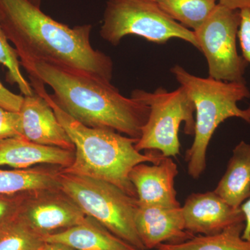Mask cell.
<instances>
[{"mask_svg":"<svg viewBox=\"0 0 250 250\" xmlns=\"http://www.w3.org/2000/svg\"><path fill=\"white\" fill-rule=\"evenodd\" d=\"M241 22L238 10L217 4L201 27L193 31L207 61L208 75L227 82H246L248 62L237 50L236 40Z\"/></svg>","mask_w":250,"mask_h":250,"instance_id":"8","label":"cell"},{"mask_svg":"<svg viewBox=\"0 0 250 250\" xmlns=\"http://www.w3.org/2000/svg\"><path fill=\"white\" fill-rule=\"evenodd\" d=\"M178 173L177 164L166 156L150 165L143 163L135 166L130 172L129 180L136 190L139 205L180 207L174 188Z\"/></svg>","mask_w":250,"mask_h":250,"instance_id":"12","label":"cell"},{"mask_svg":"<svg viewBox=\"0 0 250 250\" xmlns=\"http://www.w3.org/2000/svg\"><path fill=\"white\" fill-rule=\"evenodd\" d=\"M45 242L18 217L0 228V250H40Z\"/></svg>","mask_w":250,"mask_h":250,"instance_id":"20","label":"cell"},{"mask_svg":"<svg viewBox=\"0 0 250 250\" xmlns=\"http://www.w3.org/2000/svg\"><path fill=\"white\" fill-rule=\"evenodd\" d=\"M135 222L146 250L155 249L163 244L182 243L195 236L186 229L182 207L139 205Z\"/></svg>","mask_w":250,"mask_h":250,"instance_id":"13","label":"cell"},{"mask_svg":"<svg viewBox=\"0 0 250 250\" xmlns=\"http://www.w3.org/2000/svg\"><path fill=\"white\" fill-rule=\"evenodd\" d=\"M29 80L53 90L51 98L69 116L89 127L109 128L139 139L149 107L132 97L123 96L105 80L82 70L36 62L27 70Z\"/></svg>","mask_w":250,"mask_h":250,"instance_id":"2","label":"cell"},{"mask_svg":"<svg viewBox=\"0 0 250 250\" xmlns=\"http://www.w3.org/2000/svg\"><path fill=\"white\" fill-rule=\"evenodd\" d=\"M131 97L149 107L147 121L142 128L136 149L158 151L166 157L175 156L180 152L179 130L184 123V132L195 134V104L187 90L180 85L167 91L160 87L152 93L135 90Z\"/></svg>","mask_w":250,"mask_h":250,"instance_id":"6","label":"cell"},{"mask_svg":"<svg viewBox=\"0 0 250 250\" xmlns=\"http://www.w3.org/2000/svg\"><path fill=\"white\" fill-rule=\"evenodd\" d=\"M26 192L0 194V228L17 218Z\"/></svg>","mask_w":250,"mask_h":250,"instance_id":"22","label":"cell"},{"mask_svg":"<svg viewBox=\"0 0 250 250\" xmlns=\"http://www.w3.org/2000/svg\"><path fill=\"white\" fill-rule=\"evenodd\" d=\"M0 21L26 71L36 62H45L111 82L113 61L92 47L90 24L69 27L29 0H0Z\"/></svg>","mask_w":250,"mask_h":250,"instance_id":"1","label":"cell"},{"mask_svg":"<svg viewBox=\"0 0 250 250\" xmlns=\"http://www.w3.org/2000/svg\"><path fill=\"white\" fill-rule=\"evenodd\" d=\"M24 100V95L10 91L0 82V106L11 111L19 112Z\"/></svg>","mask_w":250,"mask_h":250,"instance_id":"25","label":"cell"},{"mask_svg":"<svg viewBox=\"0 0 250 250\" xmlns=\"http://www.w3.org/2000/svg\"><path fill=\"white\" fill-rule=\"evenodd\" d=\"M218 4L230 9L238 10L248 9L250 8V0H216Z\"/></svg>","mask_w":250,"mask_h":250,"instance_id":"27","label":"cell"},{"mask_svg":"<svg viewBox=\"0 0 250 250\" xmlns=\"http://www.w3.org/2000/svg\"><path fill=\"white\" fill-rule=\"evenodd\" d=\"M18 218L43 237L76 226L86 218L61 188L26 192Z\"/></svg>","mask_w":250,"mask_h":250,"instance_id":"9","label":"cell"},{"mask_svg":"<svg viewBox=\"0 0 250 250\" xmlns=\"http://www.w3.org/2000/svg\"><path fill=\"white\" fill-rule=\"evenodd\" d=\"M31 3H32L33 4L35 5V6H38V7L41 8V3H42V0H29Z\"/></svg>","mask_w":250,"mask_h":250,"instance_id":"29","label":"cell"},{"mask_svg":"<svg viewBox=\"0 0 250 250\" xmlns=\"http://www.w3.org/2000/svg\"><path fill=\"white\" fill-rule=\"evenodd\" d=\"M40 250H77L66 244L57 242H45Z\"/></svg>","mask_w":250,"mask_h":250,"instance_id":"28","label":"cell"},{"mask_svg":"<svg viewBox=\"0 0 250 250\" xmlns=\"http://www.w3.org/2000/svg\"><path fill=\"white\" fill-rule=\"evenodd\" d=\"M182 210L186 229L194 235L216 234L246 220L241 208H233L214 191L191 194Z\"/></svg>","mask_w":250,"mask_h":250,"instance_id":"10","label":"cell"},{"mask_svg":"<svg viewBox=\"0 0 250 250\" xmlns=\"http://www.w3.org/2000/svg\"><path fill=\"white\" fill-rule=\"evenodd\" d=\"M213 191L235 208H241L250 198L249 143L242 141L233 149L225 173Z\"/></svg>","mask_w":250,"mask_h":250,"instance_id":"16","label":"cell"},{"mask_svg":"<svg viewBox=\"0 0 250 250\" xmlns=\"http://www.w3.org/2000/svg\"><path fill=\"white\" fill-rule=\"evenodd\" d=\"M59 182L62 191L72 199L87 216L137 249L146 250L136 227L137 198L114 184L67 172L61 168Z\"/></svg>","mask_w":250,"mask_h":250,"instance_id":"5","label":"cell"},{"mask_svg":"<svg viewBox=\"0 0 250 250\" xmlns=\"http://www.w3.org/2000/svg\"><path fill=\"white\" fill-rule=\"evenodd\" d=\"M245 215V228L242 238L247 241H250V197L241 207Z\"/></svg>","mask_w":250,"mask_h":250,"instance_id":"26","label":"cell"},{"mask_svg":"<svg viewBox=\"0 0 250 250\" xmlns=\"http://www.w3.org/2000/svg\"><path fill=\"white\" fill-rule=\"evenodd\" d=\"M216 0H156L167 16L192 31L197 30L216 6Z\"/></svg>","mask_w":250,"mask_h":250,"instance_id":"19","label":"cell"},{"mask_svg":"<svg viewBox=\"0 0 250 250\" xmlns=\"http://www.w3.org/2000/svg\"><path fill=\"white\" fill-rule=\"evenodd\" d=\"M241 22L238 29V38L239 39L242 54L245 60L250 63V8L240 11Z\"/></svg>","mask_w":250,"mask_h":250,"instance_id":"24","label":"cell"},{"mask_svg":"<svg viewBox=\"0 0 250 250\" xmlns=\"http://www.w3.org/2000/svg\"><path fill=\"white\" fill-rule=\"evenodd\" d=\"M180 85L187 90L195 107V139L186 153L188 173L198 179L207 167V152L215 129L228 118H238L250 123V106L246 109L238 103L250 98L246 82H227L195 76L180 65L171 68Z\"/></svg>","mask_w":250,"mask_h":250,"instance_id":"4","label":"cell"},{"mask_svg":"<svg viewBox=\"0 0 250 250\" xmlns=\"http://www.w3.org/2000/svg\"><path fill=\"white\" fill-rule=\"evenodd\" d=\"M154 250H167L166 249V248H164V246H162V245H161L160 246L158 247L157 248H155V249H154Z\"/></svg>","mask_w":250,"mask_h":250,"instance_id":"30","label":"cell"},{"mask_svg":"<svg viewBox=\"0 0 250 250\" xmlns=\"http://www.w3.org/2000/svg\"><path fill=\"white\" fill-rule=\"evenodd\" d=\"M45 241L64 243L77 250H141L118 238L87 215L82 223L46 236Z\"/></svg>","mask_w":250,"mask_h":250,"instance_id":"15","label":"cell"},{"mask_svg":"<svg viewBox=\"0 0 250 250\" xmlns=\"http://www.w3.org/2000/svg\"><path fill=\"white\" fill-rule=\"evenodd\" d=\"M21 137L19 112L11 111L0 106V141Z\"/></svg>","mask_w":250,"mask_h":250,"instance_id":"23","label":"cell"},{"mask_svg":"<svg viewBox=\"0 0 250 250\" xmlns=\"http://www.w3.org/2000/svg\"><path fill=\"white\" fill-rule=\"evenodd\" d=\"M149 1H156V0H149Z\"/></svg>","mask_w":250,"mask_h":250,"instance_id":"31","label":"cell"},{"mask_svg":"<svg viewBox=\"0 0 250 250\" xmlns=\"http://www.w3.org/2000/svg\"><path fill=\"white\" fill-rule=\"evenodd\" d=\"M245 223L233 225L216 234L195 235L187 241L163 244L167 250H250V241L242 238Z\"/></svg>","mask_w":250,"mask_h":250,"instance_id":"18","label":"cell"},{"mask_svg":"<svg viewBox=\"0 0 250 250\" xmlns=\"http://www.w3.org/2000/svg\"><path fill=\"white\" fill-rule=\"evenodd\" d=\"M19 114L21 138L43 146L75 151L73 143L53 108L42 95L35 92L24 96Z\"/></svg>","mask_w":250,"mask_h":250,"instance_id":"11","label":"cell"},{"mask_svg":"<svg viewBox=\"0 0 250 250\" xmlns=\"http://www.w3.org/2000/svg\"><path fill=\"white\" fill-rule=\"evenodd\" d=\"M61 167H36L12 170L0 168V194L22 192L60 187Z\"/></svg>","mask_w":250,"mask_h":250,"instance_id":"17","label":"cell"},{"mask_svg":"<svg viewBox=\"0 0 250 250\" xmlns=\"http://www.w3.org/2000/svg\"><path fill=\"white\" fill-rule=\"evenodd\" d=\"M0 64L7 69V79L10 83H16L24 96L35 93L23 76L21 70V62L16 49L9 43L0 21Z\"/></svg>","mask_w":250,"mask_h":250,"instance_id":"21","label":"cell"},{"mask_svg":"<svg viewBox=\"0 0 250 250\" xmlns=\"http://www.w3.org/2000/svg\"><path fill=\"white\" fill-rule=\"evenodd\" d=\"M104 40L119 45L126 36L136 35L154 42L164 44L178 39L199 49L193 31L184 27L149 0H108L100 31Z\"/></svg>","mask_w":250,"mask_h":250,"instance_id":"7","label":"cell"},{"mask_svg":"<svg viewBox=\"0 0 250 250\" xmlns=\"http://www.w3.org/2000/svg\"><path fill=\"white\" fill-rule=\"evenodd\" d=\"M33 88L48 102L75 146L73 163L63 170L106 181L137 198L129 180L130 172L138 164L159 162L164 157L162 154L154 150L142 154L135 147L139 139L109 128L89 127L82 124L59 107L46 91L43 83Z\"/></svg>","mask_w":250,"mask_h":250,"instance_id":"3","label":"cell"},{"mask_svg":"<svg viewBox=\"0 0 250 250\" xmlns=\"http://www.w3.org/2000/svg\"><path fill=\"white\" fill-rule=\"evenodd\" d=\"M75 159V151L43 146L21 137L0 141V167L18 170L47 165L67 168Z\"/></svg>","mask_w":250,"mask_h":250,"instance_id":"14","label":"cell"}]
</instances>
